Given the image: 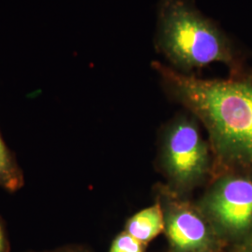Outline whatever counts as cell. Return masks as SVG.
<instances>
[{"label":"cell","mask_w":252,"mask_h":252,"mask_svg":"<svg viewBox=\"0 0 252 252\" xmlns=\"http://www.w3.org/2000/svg\"><path fill=\"white\" fill-rule=\"evenodd\" d=\"M152 66L167 94L205 126L214 168L252 170V81L201 79L159 61Z\"/></svg>","instance_id":"cell-1"},{"label":"cell","mask_w":252,"mask_h":252,"mask_svg":"<svg viewBox=\"0 0 252 252\" xmlns=\"http://www.w3.org/2000/svg\"><path fill=\"white\" fill-rule=\"evenodd\" d=\"M154 47L168 66L185 75L213 63L236 68L230 38L189 0H158Z\"/></svg>","instance_id":"cell-2"},{"label":"cell","mask_w":252,"mask_h":252,"mask_svg":"<svg viewBox=\"0 0 252 252\" xmlns=\"http://www.w3.org/2000/svg\"><path fill=\"white\" fill-rule=\"evenodd\" d=\"M179 114L164 130L161 165L167 188L184 196L207 180H211L214 162L211 148L201 135L197 119Z\"/></svg>","instance_id":"cell-3"},{"label":"cell","mask_w":252,"mask_h":252,"mask_svg":"<svg viewBox=\"0 0 252 252\" xmlns=\"http://www.w3.org/2000/svg\"><path fill=\"white\" fill-rule=\"evenodd\" d=\"M197 206L219 238L248 233L252 229V178L215 175Z\"/></svg>","instance_id":"cell-4"},{"label":"cell","mask_w":252,"mask_h":252,"mask_svg":"<svg viewBox=\"0 0 252 252\" xmlns=\"http://www.w3.org/2000/svg\"><path fill=\"white\" fill-rule=\"evenodd\" d=\"M164 232L172 252H216L219 236L197 204L173 192L166 186L159 192Z\"/></svg>","instance_id":"cell-5"},{"label":"cell","mask_w":252,"mask_h":252,"mask_svg":"<svg viewBox=\"0 0 252 252\" xmlns=\"http://www.w3.org/2000/svg\"><path fill=\"white\" fill-rule=\"evenodd\" d=\"M125 231L142 243L151 242L164 231V218L161 204L157 201L126 221Z\"/></svg>","instance_id":"cell-6"},{"label":"cell","mask_w":252,"mask_h":252,"mask_svg":"<svg viewBox=\"0 0 252 252\" xmlns=\"http://www.w3.org/2000/svg\"><path fill=\"white\" fill-rule=\"evenodd\" d=\"M25 185V177L14 155L0 135V188L15 192Z\"/></svg>","instance_id":"cell-7"},{"label":"cell","mask_w":252,"mask_h":252,"mask_svg":"<svg viewBox=\"0 0 252 252\" xmlns=\"http://www.w3.org/2000/svg\"><path fill=\"white\" fill-rule=\"evenodd\" d=\"M145 248L146 244L124 231L114 238L109 252H145Z\"/></svg>","instance_id":"cell-8"},{"label":"cell","mask_w":252,"mask_h":252,"mask_svg":"<svg viewBox=\"0 0 252 252\" xmlns=\"http://www.w3.org/2000/svg\"><path fill=\"white\" fill-rule=\"evenodd\" d=\"M0 252H9V241L4 222L0 218Z\"/></svg>","instance_id":"cell-9"},{"label":"cell","mask_w":252,"mask_h":252,"mask_svg":"<svg viewBox=\"0 0 252 252\" xmlns=\"http://www.w3.org/2000/svg\"><path fill=\"white\" fill-rule=\"evenodd\" d=\"M90 252L88 250L82 248V247H78V246H64V247H60L54 250H50V251H44V252Z\"/></svg>","instance_id":"cell-10"},{"label":"cell","mask_w":252,"mask_h":252,"mask_svg":"<svg viewBox=\"0 0 252 252\" xmlns=\"http://www.w3.org/2000/svg\"><path fill=\"white\" fill-rule=\"evenodd\" d=\"M252 252V244L251 245V247H250V250H249V252Z\"/></svg>","instance_id":"cell-11"}]
</instances>
